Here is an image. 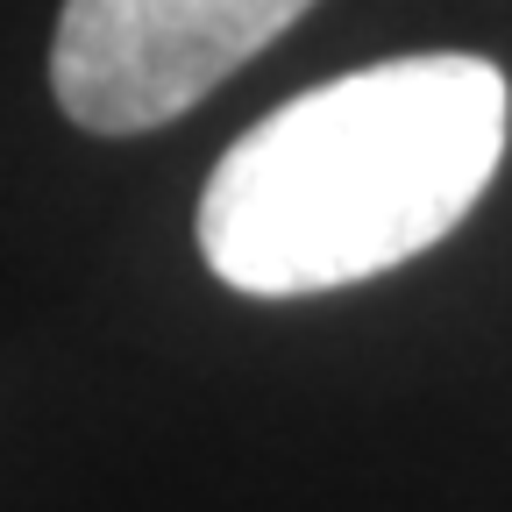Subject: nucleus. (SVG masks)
I'll return each mask as SVG.
<instances>
[{
    "mask_svg": "<svg viewBox=\"0 0 512 512\" xmlns=\"http://www.w3.org/2000/svg\"><path fill=\"white\" fill-rule=\"evenodd\" d=\"M505 114V72L463 50L392 57L285 100L200 192L207 271L249 299H299L413 264L484 200Z\"/></svg>",
    "mask_w": 512,
    "mask_h": 512,
    "instance_id": "f257e3e1",
    "label": "nucleus"
},
{
    "mask_svg": "<svg viewBox=\"0 0 512 512\" xmlns=\"http://www.w3.org/2000/svg\"><path fill=\"white\" fill-rule=\"evenodd\" d=\"M313 0H64L50 93L93 136H143L207 100Z\"/></svg>",
    "mask_w": 512,
    "mask_h": 512,
    "instance_id": "f03ea898",
    "label": "nucleus"
}]
</instances>
